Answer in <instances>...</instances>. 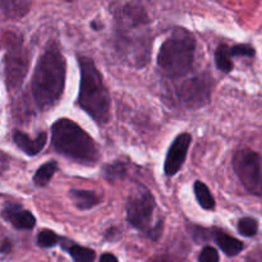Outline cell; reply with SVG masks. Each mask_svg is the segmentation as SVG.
I'll return each instance as SVG.
<instances>
[{
  "mask_svg": "<svg viewBox=\"0 0 262 262\" xmlns=\"http://www.w3.org/2000/svg\"><path fill=\"white\" fill-rule=\"evenodd\" d=\"M238 232L245 237H253L258 232V223L253 217H242L238 222Z\"/></svg>",
  "mask_w": 262,
  "mask_h": 262,
  "instance_id": "obj_21",
  "label": "cell"
},
{
  "mask_svg": "<svg viewBox=\"0 0 262 262\" xmlns=\"http://www.w3.org/2000/svg\"><path fill=\"white\" fill-rule=\"evenodd\" d=\"M66 59L60 48L51 42L36 64L31 90L36 105L40 109L54 106L60 100L66 87Z\"/></svg>",
  "mask_w": 262,
  "mask_h": 262,
  "instance_id": "obj_2",
  "label": "cell"
},
{
  "mask_svg": "<svg viewBox=\"0 0 262 262\" xmlns=\"http://www.w3.org/2000/svg\"><path fill=\"white\" fill-rule=\"evenodd\" d=\"M215 64L224 73H230L233 71V60L229 46L225 43L217 46L215 51Z\"/></svg>",
  "mask_w": 262,
  "mask_h": 262,
  "instance_id": "obj_19",
  "label": "cell"
},
{
  "mask_svg": "<svg viewBox=\"0 0 262 262\" xmlns=\"http://www.w3.org/2000/svg\"><path fill=\"white\" fill-rule=\"evenodd\" d=\"M215 242L222 248L223 252L227 256H230V257L239 255L243 251V248H245V245L239 239L224 232H217L215 234Z\"/></svg>",
  "mask_w": 262,
  "mask_h": 262,
  "instance_id": "obj_15",
  "label": "cell"
},
{
  "mask_svg": "<svg viewBox=\"0 0 262 262\" xmlns=\"http://www.w3.org/2000/svg\"><path fill=\"white\" fill-rule=\"evenodd\" d=\"M59 243V237L53 232V230L43 229L38 233L37 235V245L42 248L54 247Z\"/></svg>",
  "mask_w": 262,
  "mask_h": 262,
  "instance_id": "obj_22",
  "label": "cell"
},
{
  "mask_svg": "<svg viewBox=\"0 0 262 262\" xmlns=\"http://www.w3.org/2000/svg\"><path fill=\"white\" fill-rule=\"evenodd\" d=\"M128 171V164L124 161L117 160L113 164H107L102 169V174H104V178L106 179L110 183H115V182H119L122 179H124V177L127 176Z\"/></svg>",
  "mask_w": 262,
  "mask_h": 262,
  "instance_id": "obj_16",
  "label": "cell"
},
{
  "mask_svg": "<svg viewBox=\"0 0 262 262\" xmlns=\"http://www.w3.org/2000/svg\"><path fill=\"white\" fill-rule=\"evenodd\" d=\"M117 22V48L129 63L136 67L147 64L151 54V37L148 32L150 18L145 8L138 3L122 5L115 13Z\"/></svg>",
  "mask_w": 262,
  "mask_h": 262,
  "instance_id": "obj_1",
  "label": "cell"
},
{
  "mask_svg": "<svg viewBox=\"0 0 262 262\" xmlns=\"http://www.w3.org/2000/svg\"><path fill=\"white\" fill-rule=\"evenodd\" d=\"M196 51L193 35L184 28H177L160 46L158 66L168 78H179L192 68Z\"/></svg>",
  "mask_w": 262,
  "mask_h": 262,
  "instance_id": "obj_5",
  "label": "cell"
},
{
  "mask_svg": "<svg viewBox=\"0 0 262 262\" xmlns=\"http://www.w3.org/2000/svg\"><path fill=\"white\" fill-rule=\"evenodd\" d=\"M13 141L17 145V147L20 148L26 155L35 156L40 154L42 148L45 147L46 142H48V133L41 132L36 138H31L25 133L15 130L13 133Z\"/></svg>",
  "mask_w": 262,
  "mask_h": 262,
  "instance_id": "obj_12",
  "label": "cell"
},
{
  "mask_svg": "<svg viewBox=\"0 0 262 262\" xmlns=\"http://www.w3.org/2000/svg\"><path fill=\"white\" fill-rule=\"evenodd\" d=\"M12 250V243L9 242V241H5L4 243H3V246L2 247H0V251H2V252H9V251Z\"/></svg>",
  "mask_w": 262,
  "mask_h": 262,
  "instance_id": "obj_26",
  "label": "cell"
},
{
  "mask_svg": "<svg viewBox=\"0 0 262 262\" xmlns=\"http://www.w3.org/2000/svg\"><path fill=\"white\" fill-rule=\"evenodd\" d=\"M51 142L59 154L78 163L95 165L100 159L99 150L91 136L68 118H60L54 123Z\"/></svg>",
  "mask_w": 262,
  "mask_h": 262,
  "instance_id": "obj_4",
  "label": "cell"
},
{
  "mask_svg": "<svg viewBox=\"0 0 262 262\" xmlns=\"http://www.w3.org/2000/svg\"><path fill=\"white\" fill-rule=\"evenodd\" d=\"M32 0H0V9L10 19L25 17L31 9Z\"/></svg>",
  "mask_w": 262,
  "mask_h": 262,
  "instance_id": "obj_13",
  "label": "cell"
},
{
  "mask_svg": "<svg viewBox=\"0 0 262 262\" xmlns=\"http://www.w3.org/2000/svg\"><path fill=\"white\" fill-rule=\"evenodd\" d=\"M56 170H58L56 161H48L36 170L35 176H33V183L37 187H45L51 181Z\"/></svg>",
  "mask_w": 262,
  "mask_h": 262,
  "instance_id": "obj_18",
  "label": "cell"
},
{
  "mask_svg": "<svg viewBox=\"0 0 262 262\" xmlns=\"http://www.w3.org/2000/svg\"><path fill=\"white\" fill-rule=\"evenodd\" d=\"M100 262H119L118 258L115 257L112 253H104V255L100 257Z\"/></svg>",
  "mask_w": 262,
  "mask_h": 262,
  "instance_id": "obj_25",
  "label": "cell"
},
{
  "mask_svg": "<svg viewBox=\"0 0 262 262\" xmlns=\"http://www.w3.org/2000/svg\"><path fill=\"white\" fill-rule=\"evenodd\" d=\"M4 68L8 89L10 91L19 90L30 68V53L23 46L22 40L15 36L13 40H9L4 59Z\"/></svg>",
  "mask_w": 262,
  "mask_h": 262,
  "instance_id": "obj_8",
  "label": "cell"
},
{
  "mask_svg": "<svg viewBox=\"0 0 262 262\" xmlns=\"http://www.w3.org/2000/svg\"><path fill=\"white\" fill-rule=\"evenodd\" d=\"M211 83L209 77L199 76L182 82L176 89L177 102L184 107H201L210 101Z\"/></svg>",
  "mask_w": 262,
  "mask_h": 262,
  "instance_id": "obj_9",
  "label": "cell"
},
{
  "mask_svg": "<svg viewBox=\"0 0 262 262\" xmlns=\"http://www.w3.org/2000/svg\"><path fill=\"white\" fill-rule=\"evenodd\" d=\"M194 196H196L197 202L200 204V206L205 210H214L215 209V199L211 194L210 189L207 188V186L205 183H202L201 181L194 182L193 186Z\"/></svg>",
  "mask_w": 262,
  "mask_h": 262,
  "instance_id": "obj_17",
  "label": "cell"
},
{
  "mask_svg": "<svg viewBox=\"0 0 262 262\" xmlns=\"http://www.w3.org/2000/svg\"><path fill=\"white\" fill-rule=\"evenodd\" d=\"M79 79L78 105L99 124H106L110 119V95L102 79V74L87 56L78 58Z\"/></svg>",
  "mask_w": 262,
  "mask_h": 262,
  "instance_id": "obj_3",
  "label": "cell"
},
{
  "mask_svg": "<svg viewBox=\"0 0 262 262\" xmlns=\"http://www.w3.org/2000/svg\"><path fill=\"white\" fill-rule=\"evenodd\" d=\"M69 196H71V200L76 205L77 209L82 210V211L92 209L100 204V197L92 191L73 188L69 191Z\"/></svg>",
  "mask_w": 262,
  "mask_h": 262,
  "instance_id": "obj_14",
  "label": "cell"
},
{
  "mask_svg": "<svg viewBox=\"0 0 262 262\" xmlns=\"http://www.w3.org/2000/svg\"><path fill=\"white\" fill-rule=\"evenodd\" d=\"M233 169L250 193L262 197V160L251 148H241L233 156Z\"/></svg>",
  "mask_w": 262,
  "mask_h": 262,
  "instance_id": "obj_7",
  "label": "cell"
},
{
  "mask_svg": "<svg viewBox=\"0 0 262 262\" xmlns=\"http://www.w3.org/2000/svg\"><path fill=\"white\" fill-rule=\"evenodd\" d=\"M155 199L152 193L143 186H138L133 189L128 197L127 202V220L136 229L143 230L152 239H158L161 234V223L155 227L151 225L154 210H155Z\"/></svg>",
  "mask_w": 262,
  "mask_h": 262,
  "instance_id": "obj_6",
  "label": "cell"
},
{
  "mask_svg": "<svg viewBox=\"0 0 262 262\" xmlns=\"http://www.w3.org/2000/svg\"><path fill=\"white\" fill-rule=\"evenodd\" d=\"M68 252L76 262H94L95 257H96V253L94 250L77 245H72L68 248Z\"/></svg>",
  "mask_w": 262,
  "mask_h": 262,
  "instance_id": "obj_20",
  "label": "cell"
},
{
  "mask_svg": "<svg viewBox=\"0 0 262 262\" xmlns=\"http://www.w3.org/2000/svg\"><path fill=\"white\" fill-rule=\"evenodd\" d=\"M192 142V137L189 133H182L174 140L171 146L169 147L166 154L165 164H164V171L168 177L176 176L184 164L187 158L189 145Z\"/></svg>",
  "mask_w": 262,
  "mask_h": 262,
  "instance_id": "obj_10",
  "label": "cell"
},
{
  "mask_svg": "<svg viewBox=\"0 0 262 262\" xmlns=\"http://www.w3.org/2000/svg\"><path fill=\"white\" fill-rule=\"evenodd\" d=\"M2 215L18 230H30L36 225V219L32 212L23 210L17 204H8Z\"/></svg>",
  "mask_w": 262,
  "mask_h": 262,
  "instance_id": "obj_11",
  "label": "cell"
},
{
  "mask_svg": "<svg viewBox=\"0 0 262 262\" xmlns=\"http://www.w3.org/2000/svg\"><path fill=\"white\" fill-rule=\"evenodd\" d=\"M200 262H219V253L211 246H206L202 248L201 253L199 256Z\"/></svg>",
  "mask_w": 262,
  "mask_h": 262,
  "instance_id": "obj_24",
  "label": "cell"
},
{
  "mask_svg": "<svg viewBox=\"0 0 262 262\" xmlns=\"http://www.w3.org/2000/svg\"><path fill=\"white\" fill-rule=\"evenodd\" d=\"M230 54H232V56H247V58H252V56H255L256 51L251 45L239 43V45H235L233 48H230Z\"/></svg>",
  "mask_w": 262,
  "mask_h": 262,
  "instance_id": "obj_23",
  "label": "cell"
}]
</instances>
